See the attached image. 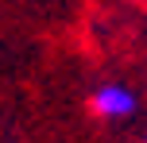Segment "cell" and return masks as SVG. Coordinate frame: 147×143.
Here are the masks:
<instances>
[{"label": "cell", "instance_id": "1", "mask_svg": "<svg viewBox=\"0 0 147 143\" xmlns=\"http://www.w3.org/2000/svg\"><path fill=\"white\" fill-rule=\"evenodd\" d=\"M89 108H93L101 120H128V116H136V108H140V97H136L128 85H120V81H105V85L93 89Z\"/></svg>", "mask_w": 147, "mask_h": 143}, {"label": "cell", "instance_id": "2", "mask_svg": "<svg viewBox=\"0 0 147 143\" xmlns=\"http://www.w3.org/2000/svg\"><path fill=\"white\" fill-rule=\"evenodd\" d=\"M143 139H147V136H143Z\"/></svg>", "mask_w": 147, "mask_h": 143}]
</instances>
